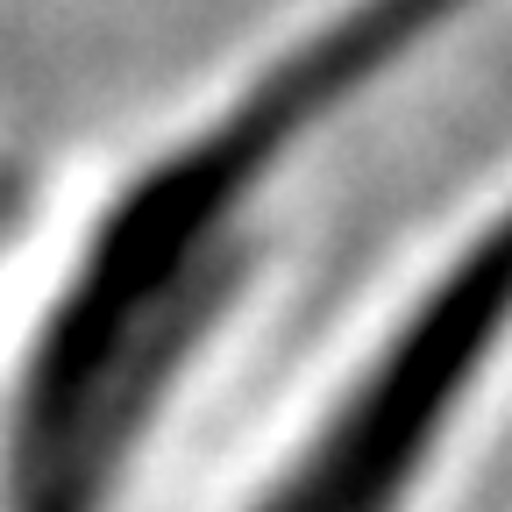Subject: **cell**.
<instances>
[{"instance_id": "cell-1", "label": "cell", "mask_w": 512, "mask_h": 512, "mask_svg": "<svg viewBox=\"0 0 512 512\" xmlns=\"http://www.w3.org/2000/svg\"><path fill=\"white\" fill-rule=\"evenodd\" d=\"M498 0H292L0 264V512H150L349 128Z\"/></svg>"}, {"instance_id": "cell-3", "label": "cell", "mask_w": 512, "mask_h": 512, "mask_svg": "<svg viewBox=\"0 0 512 512\" xmlns=\"http://www.w3.org/2000/svg\"><path fill=\"white\" fill-rule=\"evenodd\" d=\"M0 221H15V178H8V164H0Z\"/></svg>"}, {"instance_id": "cell-2", "label": "cell", "mask_w": 512, "mask_h": 512, "mask_svg": "<svg viewBox=\"0 0 512 512\" xmlns=\"http://www.w3.org/2000/svg\"><path fill=\"white\" fill-rule=\"evenodd\" d=\"M512 413V150L427 221L192 512H456Z\"/></svg>"}]
</instances>
